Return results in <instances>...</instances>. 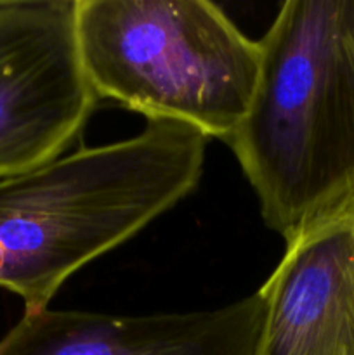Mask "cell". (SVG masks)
I'll return each instance as SVG.
<instances>
[{"label":"cell","mask_w":354,"mask_h":355,"mask_svg":"<svg viewBox=\"0 0 354 355\" xmlns=\"http://www.w3.org/2000/svg\"><path fill=\"white\" fill-rule=\"evenodd\" d=\"M208 137L177 121L0 179V288L24 312L196 189Z\"/></svg>","instance_id":"obj_1"},{"label":"cell","mask_w":354,"mask_h":355,"mask_svg":"<svg viewBox=\"0 0 354 355\" xmlns=\"http://www.w3.org/2000/svg\"><path fill=\"white\" fill-rule=\"evenodd\" d=\"M231 146L262 220L290 241L354 193V0H287Z\"/></svg>","instance_id":"obj_2"},{"label":"cell","mask_w":354,"mask_h":355,"mask_svg":"<svg viewBox=\"0 0 354 355\" xmlns=\"http://www.w3.org/2000/svg\"><path fill=\"white\" fill-rule=\"evenodd\" d=\"M76 33L97 97L228 142L260 69V44L208 0H78Z\"/></svg>","instance_id":"obj_3"},{"label":"cell","mask_w":354,"mask_h":355,"mask_svg":"<svg viewBox=\"0 0 354 355\" xmlns=\"http://www.w3.org/2000/svg\"><path fill=\"white\" fill-rule=\"evenodd\" d=\"M76 7L78 0H0V179L62 156L96 107Z\"/></svg>","instance_id":"obj_4"},{"label":"cell","mask_w":354,"mask_h":355,"mask_svg":"<svg viewBox=\"0 0 354 355\" xmlns=\"http://www.w3.org/2000/svg\"><path fill=\"white\" fill-rule=\"evenodd\" d=\"M255 355H354V193L287 241Z\"/></svg>","instance_id":"obj_5"},{"label":"cell","mask_w":354,"mask_h":355,"mask_svg":"<svg viewBox=\"0 0 354 355\" xmlns=\"http://www.w3.org/2000/svg\"><path fill=\"white\" fill-rule=\"evenodd\" d=\"M266 305L259 290L210 311L155 315L24 312L0 355H255Z\"/></svg>","instance_id":"obj_6"}]
</instances>
